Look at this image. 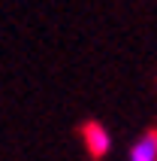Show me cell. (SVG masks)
<instances>
[{"mask_svg":"<svg viewBox=\"0 0 157 161\" xmlns=\"http://www.w3.org/2000/svg\"><path fill=\"white\" fill-rule=\"evenodd\" d=\"M82 143H85V149L94 158H103V155H109V149H112V137H109V131H106L100 122H85L82 125Z\"/></svg>","mask_w":157,"mask_h":161,"instance_id":"6da1fadb","label":"cell"},{"mask_svg":"<svg viewBox=\"0 0 157 161\" xmlns=\"http://www.w3.org/2000/svg\"><path fill=\"white\" fill-rule=\"evenodd\" d=\"M130 161H157V134H142L130 149Z\"/></svg>","mask_w":157,"mask_h":161,"instance_id":"7a4b0ae2","label":"cell"}]
</instances>
